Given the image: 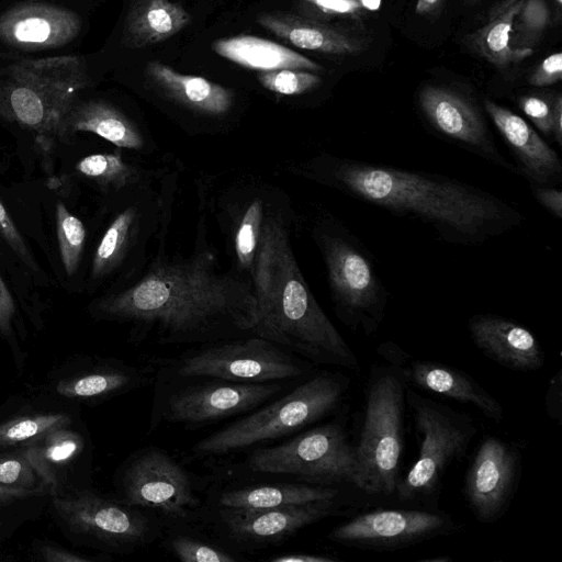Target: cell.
<instances>
[{"mask_svg": "<svg viewBox=\"0 0 562 562\" xmlns=\"http://www.w3.org/2000/svg\"><path fill=\"white\" fill-rule=\"evenodd\" d=\"M555 97L544 94H525L518 99L522 113L546 137L552 136V116Z\"/></svg>", "mask_w": 562, "mask_h": 562, "instance_id": "ab89813d", "label": "cell"}, {"mask_svg": "<svg viewBox=\"0 0 562 562\" xmlns=\"http://www.w3.org/2000/svg\"><path fill=\"white\" fill-rule=\"evenodd\" d=\"M247 465L254 472L290 475L311 485L357 484L355 445L338 422L313 427L280 445L257 448Z\"/></svg>", "mask_w": 562, "mask_h": 562, "instance_id": "4fadbf2b", "label": "cell"}, {"mask_svg": "<svg viewBox=\"0 0 562 562\" xmlns=\"http://www.w3.org/2000/svg\"><path fill=\"white\" fill-rule=\"evenodd\" d=\"M37 480H41L40 475L22 451L0 457V485L40 490Z\"/></svg>", "mask_w": 562, "mask_h": 562, "instance_id": "74e56055", "label": "cell"}, {"mask_svg": "<svg viewBox=\"0 0 562 562\" xmlns=\"http://www.w3.org/2000/svg\"><path fill=\"white\" fill-rule=\"evenodd\" d=\"M516 19L521 35L517 47L530 48V43L537 41L549 22V8L544 0H525Z\"/></svg>", "mask_w": 562, "mask_h": 562, "instance_id": "8d00e7d4", "label": "cell"}, {"mask_svg": "<svg viewBox=\"0 0 562 562\" xmlns=\"http://www.w3.org/2000/svg\"><path fill=\"white\" fill-rule=\"evenodd\" d=\"M520 470L521 454L515 445L494 436L480 442L463 483V495L479 521L492 524L504 516Z\"/></svg>", "mask_w": 562, "mask_h": 562, "instance_id": "d6986e66", "label": "cell"}, {"mask_svg": "<svg viewBox=\"0 0 562 562\" xmlns=\"http://www.w3.org/2000/svg\"><path fill=\"white\" fill-rule=\"evenodd\" d=\"M59 3L67 4L69 7L76 8L78 10L88 12V9L92 4L94 0H52Z\"/></svg>", "mask_w": 562, "mask_h": 562, "instance_id": "816d5d0a", "label": "cell"}, {"mask_svg": "<svg viewBox=\"0 0 562 562\" xmlns=\"http://www.w3.org/2000/svg\"><path fill=\"white\" fill-rule=\"evenodd\" d=\"M443 0H417L415 11L419 15H426L437 12Z\"/></svg>", "mask_w": 562, "mask_h": 562, "instance_id": "f907efd6", "label": "cell"}, {"mask_svg": "<svg viewBox=\"0 0 562 562\" xmlns=\"http://www.w3.org/2000/svg\"><path fill=\"white\" fill-rule=\"evenodd\" d=\"M87 13L52 0H0V59L74 54Z\"/></svg>", "mask_w": 562, "mask_h": 562, "instance_id": "5bb4252c", "label": "cell"}, {"mask_svg": "<svg viewBox=\"0 0 562 562\" xmlns=\"http://www.w3.org/2000/svg\"><path fill=\"white\" fill-rule=\"evenodd\" d=\"M419 110L441 137L509 172H517L501 153L477 105L452 89L428 85L418 93Z\"/></svg>", "mask_w": 562, "mask_h": 562, "instance_id": "ac0fdd59", "label": "cell"}, {"mask_svg": "<svg viewBox=\"0 0 562 562\" xmlns=\"http://www.w3.org/2000/svg\"><path fill=\"white\" fill-rule=\"evenodd\" d=\"M558 4H561L562 3V0H555Z\"/></svg>", "mask_w": 562, "mask_h": 562, "instance_id": "11a10c76", "label": "cell"}, {"mask_svg": "<svg viewBox=\"0 0 562 562\" xmlns=\"http://www.w3.org/2000/svg\"><path fill=\"white\" fill-rule=\"evenodd\" d=\"M525 0H505L488 16L486 23L469 36V45L482 58L503 69L518 64L532 54L531 48L510 44L516 15Z\"/></svg>", "mask_w": 562, "mask_h": 562, "instance_id": "4dcf8cb0", "label": "cell"}, {"mask_svg": "<svg viewBox=\"0 0 562 562\" xmlns=\"http://www.w3.org/2000/svg\"><path fill=\"white\" fill-rule=\"evenodd\" d=\"M189 254L169 252L160 241L142 274L95 304L105 319L131 325L134 341L207 344L250 334L256 300L249 283L224 270L199 218Z\"/></svg>", "mask_w": 562, "mask_h": 562, "instance_id": "6da1fadb", "label": "cell"}, {"mask_svg": "<svg viewBox=\"0 0 562 562\" xmlns=\"http://www.w3.org/2000/svg\"><path fill=\"white\" fill-rule=\"evenodd\" d=\"M180 172L177 164L157 182L124 195L123 206L93 252V280L121 276L124 288L142 274L158 244L167 238Z\"/></svg>", "mask_w": 562, "mask_h": 562, "instance_id": "8992f818", "label": "cell"}, {"mask_svg": "<svg viewBox=\"0 0 562 562\" xmlns=\"http://www.w3.org/2000/svg\"><path fill=\"white\" fill-rule=\"evenodd\" d=\"M484 110L508 146L517 172L529 187H557L562 181V161L558 153L520 115L490 100Z\"/></svg>", "mask_w": 562, "mask_h": 562, "instance_id": "7402d4cb", "label": "cell"}, {"mask_svg": "<svg viewBox=\"0 0 562 562\" xmlns=\"http://www.w3.org/2000/svg\"><path fill=\"white\" fill-rule=\"evenodd\" d=\"M53 505L75 532L116 551L132 552L147 547L161 535L162 520L157 515L92 492L55 497Z\"/></svg>", "mask_w": 562, "mask_h": 562, "instance_id": "2e32d148", "label": "cell"}, {"mask_svg": "<svg viewBox=\"0 0 562 562\" xmlns=\"http://www.w3.org/2000/svg\"><path fill=\"white\" fill-rule=\"evenodd\" d=\"M561 395H562V376L561 370L557 372L550 380L549 387L546 394V409L548 415L557 420L561 422Z\"/></svg>", "mask_w": 562, "mask_h": 562, "instance_id": "f6af8a7d", "label": "cell"}, {"mask_svg": "<svg viewBox=\"0 0 562 562\" xmlns=\"http://www.w3.org/2000/svg\"><path fill=\"white\" fill-rule=\"evenodd\" d=\"M271 562H335L337 559L315 553L289 552L270 560Z\"/></svg>", "mask_w": 562, "mask_h": 562, "instance_id": "7dc6e473", "label": "cell"}, {"mask_svg": "<svg viewBox=\"0 0 562 562\" xmlns=\"http://www.w3.org/2000/svg\"><path fill=\"white\" fill-rule=\"evenodd\" d=\"M43 559L49 562H87L91 561L90 558L80 557L74 552L56 548L53 546H45L42 548Z\"/></svg>", "mask_w": 562, "mask_h": 562, "instance_id": "bcb514c9", "label": "cell"}, {"mask_svg": "<svg viewBox=\"0 0 562 562\" xmlns=\"http://www.w3.org/2000/svg\"><path fill=\"white\" fill-rule=\"evenodd\" d=\"M422 562H447V561H451L450 558L448 557H439V558H428V559H424V560H420Z\"/></svg>", "mask_w": 562, "mask_h": 562, "instance_id": "db71d44e", "label": "cell"}, {"mask_svg": "<svg viewBox=\"0 0 562 562\" xmlns=\"http://www.w3.org/2000/svg\"><path fill=\"white\" fill-rule=\"evenodd\" d=\"M339 490L311 484L274 483L224 490L216 497L217 508L265 509L314 502L336 501Z\"/></svg>", "mask_w": 562, "mask_h": 562, "instance_id": "f546056e", "label": "cell"}, {"mask_svg": "<svg viewBox=\"0 0 562 562\" xmlns=\"http://www.w3.org/2000/svg\"><path fill=\"white\" fill-rule=\"evenodd\" d=\"M195 184L200 211L214 218L224 237L229 268L248 282L276 186L248 172L204 175Z\"/></svg>", "mask_w": 562, "mask_h": 562, "instance_id": "7c38bea8", "label": "cell"}, {"mask_svg": "<svg viewBox=\"0 0 562 562\" xmlns=\"http://www.w3.org/2000/svg\"><path fill=\"white\" fill-rule=\"evenodd\" d=\"M0 239L32 270H37V263L32 257L24 238L16 228L9 212L0 201Z\"/></svg>", "mask_w": 562, "mask_h": 562, "instance_id": "60d3db41", "label": "cell"}, {"mask_svg": "<svg viewBox=\"0 0 562 562\" xmlns=\"http://www.w3.org/2000/svg\"><path fill=\"white\" fill-rule=\"evenodd\" d=\"M336 510L335 501L265 509L217 508L218 526L240 547L278 543Z\"/></svg>", "mask_w": 562, "mask_h": 562, "instance_id": "ffe728a7", "label": "cell"}, {"mask_svg": "<svg viewBox=\"0 0 562 562\" xmlns=\"http://www.w3.org/2000/svg\"><path fill=\"white\" fill-rule=\"evenodd\" d=\"M366 11H378L382 0H359Z\"/></svg>", "mask_w": 562, "mask_h": 562, "instance_id": "f5cc1de1", "label": "cell"}, {"mask_svg": "<svg viewBox=\"0 0 562 562\" xmlns=\"http://www.w3.org/2000/svg\"><path fill=\"white\" fill-rule=\"evenodd\" d=\"M454 529L452 518L442 512L376 509L338 525L328 539L360 549L390 550L448 535Z\"/></svg>", "mask_w": 562, "mask_h": 562, "instance_id": "e0dca14e", "label": "cell"}, {"mask_svg": "<svg viewBox=\"0 0 562 562\" xmlns=\"http://www.w3.org/2000/svg\"><path fill=\"white\" fill-rule=\"evenodd\" d=\"M88 91L78 98L66 115L64 130L67 140L77 132H89L115 147L143 156H150L157 150L155 140L136 120L113 102L88 95Z\"/></svg>", "mask_w": 562, "mask_h": 562, "instance_id": "603a6c76", "label": "cell"}, {"mask_svg": "<svg viewBox=\"0 0 562 562\" xmlns=\"http://www.w3.org/2000/svg\"><path fill=\"white\" fill-rule=\"evenodd\" d=\"M117 483L121 503L169 522L190 521L200 509L192 474L158 447L134 451L122 465Z\"/></svg>", "mask_w": 562, "mask_h": 562, "instance_id": "9a60e30c", "label": "cell"}, {"mask_svg": "<svg viewBox=\"0 0 562 562\" xmlns=\"http://www.w3.org/2000/svg\"><path fill=\"white\" fill-rule=\"evenodd\" d=\"M407 384L479 409L485 417L499 424L504 419L503 405L470 374L430 360H412L397 366Z\"/></svg>", "mask_w": 562, "mask_h": 562, "instance_id": "d4e9b609", "label": "cell"}, {"mask_svg": "<svg viewBox=\"0 0 562 562\" xmlns=\"http://www.w3.org/2000/svg\"><path fill=\"white\" fill-rule=\"evenodd\" d=\"M83 439L77 432L60 427L23 446L21 450L36 470L45 486L55 487L56 473L79 456Z\"/></svg>", "mask_w": 562, "mask_h": 562, "instance_id": "1f68e13d", "label": "cell"}, {"mask_svg": "<svg viewBox=\"0 0 562 562\" xmlns=\"http://www.w3.org/2000/svg\"><path fill=\"white\" fill-rule=\"evenodd\" d=\"M154 383L151 430L161 424L200 427L249 413L289 390L292 380L250 383L156 372Z\"/></svg>", "mask_w": 562, "mask_h": 562, "instance_id": "9c48e42d", "label": "cell"}, {"mask_svg": "<svg viewBox=\"0 0 562 562\" xmlns=\"http://www.w3.org/2000/svg\"><path fill=\"white\" fill-rule=\"evenodd\" d=\"M191 22V15L175 0H133L122 23L121 44L140 48L164 42Z\"/></svg>", "mask_w": 562, "mask_h": 562, "instance_id": "83f0119b", "label": "cell"}, {"mask_svg": "<svg viewBox=\"0 0 562 562\" xmlns=\"http://www.w3.org/2000/svg\"><path fill=\"white\" fill-rule=\"evenodd\" d=\"M257 78L266 90L284 97L312 92L322 83V78L315 72L300 69L261 71Z\"/></svg>", "mask_w": 562, "mask_h": 562, "instance_id": "e575fe53", "label": "cell"}, {"mask_svg": "<svg viewBox=\"0 0 562 562\" xmlns=\"http://www.w3.org/2000/svg\"><path fill=\"white\" fill-rule=\"evenodd\" d=\"M146 77L164 100L194 119L210 122L215 133L223 131V122L233 114L235 93L227 87L180 74L157 60L148 63Z\"/></svg>", "mask_w": 562, "mask_h": 562, "instance_id": "44dd1931", "label": "cell"}, {"mask_svg": "<svg viewBox=\"0 0 562 562\" xmlns=\"http://www.w3.org/2000/svg\"><path fill=\"white\" fill-rule=\"evenodd\" d=\"M349 384L348 376L340 372L312 373L280 397L204 437L192 452L196 458L221 456L301 430L334 413Z\"/></svg>", "mask_w": 562, "mask_h": 562, "instance_id": "52a82bcc", "label": "cell"}, {"mask_svg": "<svg viewBox=\"0 0 562 562\" xmlns=\"http://www.w3.org/2000/svg\"><path fill=\"white\" fill-rule=\"evenodd\" d=\"M364 390V416L355 445L356 486L371 495H394L405 452L407 382L397 366L372 368Z\"/></svg>", "mask_w": 562, "mask_h": 562, "instance_id": "ba28073f", "label": "cell"}, {"mask_svg": "<svg viewBox=\"0 0 562 562\" xmlns=\"http://www.w3.org/2000/svg\"><path fill=\"white\" fill-rule=\"evenodd\" d=\"M552 137L558 146H562V95L557 94L552 116Z\"/></svg>", "mask_w": 562, "mask_h": 562, "instance_id": "c3c4849f", "label": "cell"}, {"mask_svg": "<svg viewBox=\"0 0 562 562\" xmlns=\"http://www.w3.org/2000/svg\"><path fill=\"white\" fill-rule=\"evenodd\" d=\"M284 169L396 216L425 224L448 244L482 245L513 231L525 220L518 209L499 196L442 175L327 151L285 162Z\"/></svg>", "mask_w": 562, "mask_h": 562, "instance_id": "7a4b0ae2", "label": "cell"}, {"mask_svg": "<svg viewBox=\"0 0 562 562\" xmlns=\"http://www.w3.org/2000/svg\"><path fill=\"white\" fill-rule=\"evenodd\" d=\"M311 237L324 262L330 299L337 318L364 336L382 324L389 292L375 261L363 243L335 215L315 211Z\"/></svg>", "mask_w": 562, "mask_h": 562, "instance_id": "5b68a950", "label": "cell"}, {"mask_svg": "<svg viewBox=\"0 0 562 562\" xmlns=\"http://www.w3.org/2000/svg\"><path fill=\"white\" fill-rule=\"evenodd\" d=\"M14 315V300L0 273V333L2 335L11 334Z\"/></svg>", "mask_w": 562, "mask_h": 562, "instance_id": "ee69618b", "label": "cell"}, {"mask_svg": "<svg viewBox=\"0 0 562 562\" xmlns=\"http://www.w3.org/2000/svg\"><path fill=\"white\" fill-rule=\"evenodd\" d=\"M212 47L217 55L260 72L277 69H300L312 72L324 70L321 65L304 55L252 35L217 40Z\"/></svg>", "mask_w": 562, "mask_h": 562, "instance_id": "f1b7e54d", "label": "cell"}, {"mask_svg": "<svg viewBox=\"0 0 562 562\" xmlns=\"http://www.w3.org/2000/svg\"><path fill=\"white\" fill-rule=\"evenodd\" d=\"M56 229L60 259L66 273L71 277L79 268L87 232L83 223L63 202L56 206Z\"/></svg>", "mask_w": 562, "mask_h": 562, "instance_id": "836d02e7", "label": "cell"}, {"mask_svg": "<svg viewBox=\"0 0 562 562\" xmlns=\"http://www.w3.org/2000/svg\"><path fill=\"white\" fill-rule=\"evenodd\" d=\"M537 202L552 216L562 218V191L557 187H531Z\"/></svg>", "mask_w": 562, "mask_h": 562, "instance_id": "7bdbcfd3", "label": "cell"}, {"mask_svg": "<svg viewBox=\"0 0 562 562\" xmlns=\"http://www.w3.org/2000/svg\"><path fill=\"white\" fill-rule=\"evenodd\" d=\"M258 23L295 47L331 55H356L366 44L349 31L317 20L290 13L273 12L258 16Z\"/></svg>", "mask_w": 562, "mask_h": 562, "instance_id": "4316f807", "label": "cell"}, {"mask_svg": "<svg viewBox=\"0 0 562 562\" xmlns=\"http://www.w3.org/2000/svg\"><path fill=\"white\" fill-rule=\"evenodd\" d=\"M156 363V372L161 374L211 376L250 383L306 378L315 367L282 347L252 335L202 344Z\"/></svg>", "mask_w": 562, "mask_h": 562, "instance_id": "30bf717a", "label": "cell"}, {"mask_svg": "<svg viewBox=\"0 0 562 562\" xmlns=\"http://www.w3.org/2000/svg\"><path fill=\"white\" fill-rule=\"evenodd\" d=\"M97 85L92 55L0 59V120L29 131L43 151L67 140L65 119Z\"/></svg>", "mask_w": 562, "mask_h": 562, "instance_id": "277c9868", "label": "cell"}, {"mask_svg": "<svg viewBox=\"0 0 562 562\" xmlns=\"http://www.w3.org/2000/svg\"><path fill=\"white\" fill-rule=\"evenodd\" d=\"M70 423L68 416L58 413L26 415L0 425V446H16L34 439Z\"/></svg>", "mask_w": 562, "mask_h": 562, "instance_id": "d6a6232c", "label": "cell"}, {"mask_svg": "<svg viewBox=\"0 0 562 562\" xmlns=\"http://www.w3.org/2000/svg\"><path fill=\"white\" fill-rule=\"evenodd\" d=\"M169 552L182 562H235V557L223 548L190 535L177 533L166 541Z\"/></svg>", "mask_w": 562, "mask_h": 562, "instance_id": "d590c367", "label": "cell"}, {"mask_svg": "<svg viewBox=\"0 0 562 562\" xmlns=\"http://www.w3.org/2000/svg\"><path fill=\"white\" fill-rule=\"evenodd\" d=\"M296 223L289 196L274 187L248 278L256 300L249 335L314 366L355 369L357 356L314 297L295 258L291 231Z\"/></svg>", "mask_w": 562, "mask_h": 562, "instance_id": "3957f363", "label": "cell"}, {"mask_svg": "<svg viewBox=\"0 0 562 562\" xmlns=\"http://www.w3.org/2000/svg\"><path fill=\"white\" fill-rule=\"evenodd\" d=\"M40 490H27L0 485V502L37 494Z\"/></svg>", "mask_w": 562, "mask_h": 562, "instance_id": "681fc988", "label": "cell"}, {"mask_svg": "<svg viewBox=\"0 0 562 562\" xmlns=\"http://www.w3.org/2000/svg\"><path fill=\"white\" fill-rule=\"evenodd\" d=\"M473 344L487 358L514 371H537L544 352L537 337L525 326L494 314H476L468 322Z\"/></svg>", "mask_w": 562, "mask_h": 562, "instance_id": "cb8c5ba5", "label": "cell"}, {"mask_svg": "<svg viewBox=\"0 0 562 562\" xmlns=\"http://www.w3.org/2000/svg\"><path fill=\"white\" fill-rule=\"evenodd\" d=\"M406 402L413 411L419 449L394 495L401 503L413 504L439 491L446 471L467 452L477 428L470 415L415 391H406Z\"/></svg>", "mask_w": 562, "mask_h": 562, "instance_id": "8fae6325", "label": "cell"}, {"mask_svg": "<svg viewBox=\"0 0 562 562\" xmlns=\"http://www.w3.org/2000/svg\"><path fill=\"white\" fill-rule=\"evenodd\" d=\"M116 147L113 153H98L83 157L76 171L93 182L102 192L122 195L150 186L162 178L176 164L150 165L144 157L127 159Z\"/></svg>", "mask_w": 562, "mask_h": 562, "instance_id": "484cf974", "label": "cell"}, {"mask_svg": "<svg viewBox=\"0 0 562 562\" xmlns=\"http://www.w3.org/2000/svg\"><path fill=\"white\" fill-rule=\"evenodd\" d=\"M562 79V54L554 53L546 57L531 72L528 82L533 87L552 86Z\"/></svg>", "mask_w": 562, "mask_h": 562, "instance_id": "b9f144b4", "label": "cell"}, {"mask_svg": "<svg viewBox=\"0 0 562 562\" xmlns=\"http://www.w3.org/2000/svg\"><path fill=\"white\" fill-rule=\"evenodd\" d=\"M310 19H359L366 12L359 0H294Z\"/></svg>", "mask_w": 562, "mask_h": 562, "instance_id": "f35d334b", "label": "cell"}]
</instances>
